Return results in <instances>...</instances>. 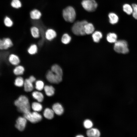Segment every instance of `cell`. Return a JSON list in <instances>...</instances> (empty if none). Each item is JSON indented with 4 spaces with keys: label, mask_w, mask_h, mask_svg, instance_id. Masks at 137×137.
Returning <instances> with one entry per match:
<instances>
[{
    "label": "cell",
    "mask_w": 137,
    "mask_h": 137,
    "mask_svg": "<svg viewBox=\"0 0 137 137\" xmlns=\"http://www.w3.org/2000/svg\"><path fill=\"white\" fill-rule=\"evenodd\" d=\"M18 111L24 114L30 111V106L28 98L24 95L20 96L14 102Z\"/></svg>",
    "instance_id": "6da1fadb"
},
{
    "label": "cell",
    "mask_w": 137,
    "mask_h": 137,
    "mask_svg": "<svg viewBox=\"0 0 137 137\" xmlns=\"http://www.w3.org/2000/svg\"><path fill=\"white\" fill-rule=\"evenodd\" d=\"M88 22L85 20L77 21L75 22L72 27L73 33L77 36H83L86 34L84 30V25Z\"/></svg>",
    "instance_id": "7a4b0ae2"
},
{
    "label": "cell",
    "mask_w": 137,
    "mask_h": 137,
    "mask_svg": "<svg viewBox=\"0 0 137 137\" xmlns=\"http://www.w3.org/2000/svg\"><path fill=\"white\" fill-rule=\"evenodd\" d=\"M62 15L64 19L66 21L72 23L75 19L76 13L73 7L68 6L63 9Z\"/></svg>",
    "instance_id": "3957f363"
},
{
    "label": "cell",
    "mask_w": 137,
    "mask_h": 137,
    "mask_svg": "<svg viewBox=\"0 0 137 137\" xmlns=\"http://www.w3.org/2000/svg\"><path fill=\"white\" fill-rule=\"evenodd\" d=\"M114 49L115 52L119 53L126 54L129 52L128 43L124 40H117L114 43Z\"/></svg>",
    "instance_id": "277c9868"
},
{
    "label": "cell",
    "mask_w": 137,
    "mask_h": 137,
    "mask_svg": "<svg viewBox=\"0 0 137 137\" xmlns=\"http://www.w3.org/2000/svg\"><path fill=\"white\" fill-rule=\"evenodd\" d=\"M62 76L55 73L50 69L47 71L45 75V77L48 82L54 84L60 82L62 80Z\"/></svg>",
    "instance_id": "5b68a950"
},
{
    "label": "cell",
    "mask_w": 137,
    "mask_h": 137,
    "mask_svg": "<svg viewBox=\"0 0 137 137\" xmlns=\"http://www.w3.org/2000/svg\"><path fill=\"white\" fill-rule=\"evenodd\" d=\"M24 117L27 120L32 123H35L40 121L42 119V116L37 112L32 113L30 111L24 114Z\"/></svg>",
    "instance_id": "8992f818"
},
{
    "label": "cell",
    "mask_w": 137,
    "mask_h": 137,
    "mask_svg": "<svg viewBox=\"0 0 137 137\" xmlns=\"http://www.w3.org/2000/svg\"><path fill=\"white\" fill-rule=\"evenodd\" d=\"M82 5L84 9L89 12H93L95 10L98 5L95 0H83Z\"/></svg>",
    "instance_id": "52a82bcc"
},
{
    "label": "cell",
    "mask_w": 137,
    "mask_h": 137,
    "mask_svg": "<svg viewBox=\"0 0 137 137\" xmlns=\"http://www.w3.org/2000/svg\"><path fill=\"white\" fill-rule=\"evenodd\" d=\"M13 43L9 37H6L0 39V50H7L12 47Z\"/></svg>",
    "instance_id": "ba28073f"
},
{
    "label": "cell",
    "mask_w": 137,
    "mask_h": 137,
    "mask_svg": "<svg viewBox=\"0 0 137 137\" xmlns=\"http://www.w3.org/2000/svg\"><path fill=\"white\" fill-rule=\"evenodd\" d=\"M8 60L10 64L14 66L20 64L21 62L19 56L13 53H11L9 55Z\"/></svg>",
    "instance_id": "9c48e42d"
},
{
    "label": "cell",
    "mask_w": 137,
    "mask_h": 137,
    "mask_svg": "<svg viewBox=\"0 0 137 137\" xmlns=\"http://www.w3.org/2000/svg\"><path fill=\"white\" fill-rule=\"evenodd\" d=\"M27 120L24 117H19L16 121L15 127L20 131H23L25 127Z\"/></svg>",
    "instance_id": "30bf717a"
},
{
    "label": "cell",
    "mask_w": 137,
    "mask_h": 137,
    "mask_svg": "<svg viewBox=\"0 0 137 137\" xmlns=\"http://www.w3.org/2000/svg\"><path fill=\"white\" fill-rule=\"evenodd\" d=\"M44 33L45 39L49 41L53 40L56 37L57 35L55 31L51 28H48L46 29Z\"/></svg>",
    "instance_id": "8fae6325"
},
{
    "label": "cell",
    "mask_w": 137,
    "mask_h": 137,
    "mask_svg": "<svg viewBox=\"0 0 137 137\" xmlns=\"http://www.w3.org/2000/svg\"><path fill=\"white\" fill-rule=\"evenodd\" d=\"M25 71V68L22 65L19 64L15 66L13 70V72L16 76H22Z\"/></svg>",
    "instance_id": "7c38bea8"
},
{
    "label": "cell",
    "mask_w": 137,
    "mask_h": 137,
    "mask_svg": "<svg viewBox=\"0 0 137 137\" xmlns=\"http://www.w3.org/2000/svg\"><path fill=\"white\" fill-rule=\"evenodd\" d=\"M52 108L54 113L58 115H62L64 112V109L62 106L59 103L54 104Z\"/></svg>",
    "instance_id": "4fadbf2b"
},
{
    "label": "cell",
    "mask_w": 137,
    "mask_h": 137,
    "mask_svg": "<svg viewBox=\"0 0 137 137\" xmlns=\"http://www.w3.org/2000/svg\"><path fill=\"white\" fill-rule=\"evenodd\" d=\"M31 35L35 39L39 38L40 37V32L39 28L36 26H33L30 29Z\"/></svg>",
    "instance_id": "5bb4252c"
},
{
    "label": "cell",
    "mask_w": 137,
    "mask_h": 137,
    "mask_svg": "<svg viewBox=\"0 0 137 137\" xmlns=\"http://www.w3.org/2000/svg\"><path fill=\"white\" fill-rule=\"evenodd\" d=\"M38 50V47L35 43H32L30 45L27 49V52L29 55H33L37 54Z\"/></svg>",
    "instance_id": "9a60e30c"
},
{
    "label": "cell",
    "mask_w": 137,
    "mask_h": 137,
    "mask_svg": "<svg viewBox=\"0 0 137 137\" xmlns=\"http://www.w3.org/2000/svg\"><path fill=\"white\" fill-rule=\"evenodd\" d=\"M31 18L33 20L40 19L42 16V13L40 11L37 9L32 10L30 13Z\"/></svg>",
    "instance_id": "2e32d148"
},
{
    "label": "cell",
    "mask_w": 137,
    "mask_h": 137,
    "mask_svg": "<svg viewBox=\"0 0 137 137\" xmlns=\"http://www.w3.org/2000/svg\"><path fill=\"white\" fill-rule=\"evenodd\" d=\"M24 90L26 92H30L33 89V83L31 82L28 78L24 80Z\"/></svg>",
    "instance_id": "e0dca14e"
},
{
    "label": "cell",
    "mask_w": 137,
    "mask_h": 137,
    "mask_svg": "<svg viewBox=\"0 0 137 137\" xmlns=\"http://www.w3.org/2000/svg\"><path fill=\"white\" fill-rule=\"evenodd\" d=\"M87 134L89 137H98L100 135V133L98 129L91 128L87 131Z\"/></svg>",
    "instance_id": "ac0fdd59"
},
{
    "label": "cell",
    "mask_w": 137,
    "mask_h": 137,
    "mask_svg": "<svg viewBox=\"0 0 137 137\" xmlns=\"http://www.w3.org/2000/svg\"><path fill=\"white\" fill-rule=\"evenodd\" d=\"M50 70L60 76H63V71L61 67L58 65L55 64L52 65Z\"/></svg>",
    "instance_id": "d6986e66"
},
{
    "label": "cell",
    "mask_w": 137,
    "mask_h": 137,
    "mask_svg": "<svg viewBox=\"0 0 137 137\" xmlns=\"http://www.w3.org/2000/svg\"><path fill=\"white\" fill-rule=\"evenodd\" d=\"M54 112L53 109L49 108H46L43 112V115L46 118L51 119L54 117Z\"/></svg>",
    "instance_id": "ffe728a7"
},
{
    "label": "cell",
    "mask_w": 137,
    "mask_h": 137,
    "mask_svg": "<svg viewBox=\"0 0 137 137\" xmlns=\"http://www.w3.org/2000/svg\"><path fill=\"white\" fill-rule=\"evenodd\" d=\"M46 95L48 96H51L53 95L55 93V89L51 85H46L44 88Z\"/></svg>",
    "instance_id": "44dd1931"
},
{
    "label": "cell",
    "mask_w": 137,
    "mask_h": 137,
    "mask_svg": "<svg viewBox=\"0 0 137 137\" xmlns=\"http://www.w3.org/2000/svg\"><path fill=\"white\" fill-rule=\"evenodd\" d=\"M84 27L86 34L89 35L93 33L94 32V27L92 23H87L85 25Z\"/></svg>",
    "instance_id": "7402d4cb"
},
{
    "label": "cell",
    "mask_w": 137,
    "mask_h": 137,
    "mask_svg": "<svg viewBox=\"0 0 137 137\" xmlns=\"http://www.w3.org/2000/svg\"><path fill=\"white\" fill-rule=\"evenodd\" d=\"M117 36L114 33H109L107 36V41L110 43H115L117 41Z\"/></svg>",
    "instance_id": "603a6c76"
},
{
    "label": "cell",
    "mask_w": 137,
    "mask_h": 137,
    "mask_svg": "<svg viewBox=\"0 0 137 137\" xmlns=\"http://www.w3.org/2000/svg\"><path fill=\"white\" fill-rule=\"evenodd\" d=\"M108 17L109 22L111 24H114L118 22L119 20L118 17L115 13L113 12L110 13L108 14Z\"/></svg>",
    "instance_id": "cb8c5ba5"
},
{
    "label": "cell",
    "mask_w": 137,
    "mask_h": 137,
    "mask_svg": "<svg viewBox=\"0 0 137 137\" xmlns=\"http://www.w3.org/2000/svg\"><path fill=\"white\" fill-rule=\"evenodd\" d=\"M24 80L22 76H16L14 80V84L16 86L21 87L24 85Z\"/></svg>",
    "instance_id": "d4e9b609"
},
{
    "label": "cell",
    "mask_w": 137,
    "mask_h": 137,
    "mask_svg": "<svg viewBox=\"0 0 137 137\" xmlns=\"http://www.w3.org/2000/svg\"><path fill=\"white\" fill-rule=\"evenodd\" d=\"M33 97L37 100L39 102H42L44 99V96L43 94L41 92L35 91L33 92L32 93Z\"/></svg>",
    "instance_id": "484cf974"
},
{
    "label": "cell",
    "mask_w": 137,
    "mask_h": 137,
    "mask_svg": "<svg viewBox=\"0 0 137 137\" xmlns=\"http://www.w3.org/2000/svg\"><path fill=\"white\" fill-rule=\"evenodd\" d=\"M102 33L100 31H96L94 32L92 35L94 41L95 42H99L102 37Z\"/></svg>",
    "instance_id": "4316f807"
},
{
    "label": "cell",
    "mask_w": 137,
    "mask_h": 137,
    "mask_svg": "<svg viewBox=\"0 0 137 137\" xmlns=\"http://www.w3.org/2000/svg\"><path fill=\"white\" fill-rule=\"evenodd\" d=\"M123 10L124 12L128 15L132 14L133 9L132 6L128 4H126L123 5Z\"/></svg>",
    "instance_id": "83f0119b"
},
{
    "label": "cell",
    "mask_w": 137,
    "mask_h": 137,
    "mask_svg": "<svg viewBox=\"0 0 137 137\" xmlns=\"http://www.w3.org/2000/svg\"><path fill=\"white\" fill-rule=\"evenodd\" d=\"M31 108L34 111L37 112L41 111L42 109V105L40 103L36 102L32 103Z\"/></svg>",
    "instance_id": "f1b7e54d"
},
{
    "label": "cell",
    "mask_w": 137,
    "mask_h": 137,
    "mask_svg": "<svg viewBox=\"0 0 137 137\" xmlns=\"http://www.w3.org/2000/svg\"><path fill=\"white\" fill-rule=\"evenodd\" d=\"M4 23L5 25L8 27L12 26L13 23L12 20L8 16H6L4 18Z\"/></svg>",
    "instance_id": "f546056e"
},
{
    "label": "cell",
    "mask_w": 137,
    "mask_h": 137,
    "mask_svg": "<svg viewBox=\"0 0 137 137\" xmlns=\"http://www.w3.org/2000/svg\"><path fill=\"white\" fill-rule=\"evenodd\" d=\"M11 6L15 9H19L22 6V3L20 0H12L10 3Z\"/></svg>",
    "instance_id": "4dcf8cb0"
},
{
    "label": "cell",
    "mask_w": 137,
    "mask_h": 137,
    "mask_svg": "<svg viewBox=\"0 0 137 137\" xmlns=\"http://www.w3.org/2000/svg\"><path fill=\"white\" fill-rule=\"evenodd\" d=\"M35 88L38 91H41L44 89V82L41 80L36 81L35 83Z\"/></svg>",
    "instance_id": "1f68e13d"
},
{
    "label": "cell",
    "mask_w": 137,
    "mask_h": 137,
    "mask_svg": "<svg viewBox=\"0 0 137 137\" xmlns=\"http://www.w3.org/2000/svg\"><path fill=\"white\" fill-rule=\"evenodd\" d=\"M71 40V37L67 34L65 33L62 36L61 41L63 44H68L70 42Z\"/></svg>",
    "instance_id": "d6a6232c"
},
{
    "label": "cell",
    "mask_w": 137,
    "mask_h": 137,
    "mask_svg": "<svg viewBox=\"0 0 137 137\" xmlns=\"http://www.w3.org/2000/svg\"><path fill=\"white\" fill-rule=\"evenodd\" d=\"M93 125L92 122L88 119L85 120L83 122V126L84 127L87 129H89L91 128Z\"/></svg>",
    "instance_id": "836d02e7"
},
{
    "label": "cell",
    "mask_w": 137,
    "mask_h": 137,
    "mask_svg": "<svg viewBox=\"0 0 137 137\" xmlns=\"http://www.w3.org/2000/svg\"><path fill=\"white\" fill-rule=\"evenodd\" d=\"M132 7L133 9L132 16L134 18L137 19V5L133 4L132 5Z\"/></svg>",
    "instance_id": "e575fe53"
},
{
    "label": "cell",
    "mask_w": 137,
    "mask_h": 137,
    "mask_svg": "<svg viewBox=\"0 0 137 137\" xmlns=\"http://www.w3.org/2000/svg\"><path fill=\"white\" fill-rule=\"evenodd\" d=\"M28 78L33 83L36 81V78L33 75H31Z\"/></svg>",
    "instance_id": "d590c367"
},
{
    "label": "cell",
    "mask_w": 137,
    "mask_h": 137,
    "mask_svg": "<svg viewBox=\"0 0 137 137\" xmlns=\"http://www.w3.org/2000/svg\"><path fill=\"white\" fill-rule=\"evenodd\" d=\"M84 136L83 135H79L76 136V137H83Z\"/></svg>",
    "instance_id": "8d00e7d4"
}]
</instances>
